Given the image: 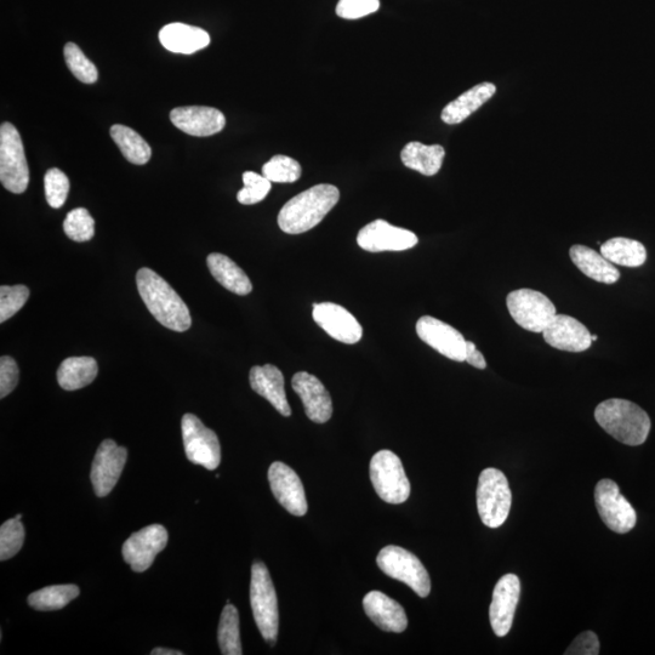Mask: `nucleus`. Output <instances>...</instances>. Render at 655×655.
Instances as JSON below:
<instances>
[{
  "label": "nucleus",
  "mask_w": 655,
  "mask_h": 655,
  "mask_svg": "<svg viewBox=\"0 0 655 655\" xmlns=\"http://www.w3.org/2000/svg\"><path fill=\"white\" fill-rule=\"evenodd\" d=\"M601 254L613 265L640 267L647 260L645 246L635 239L617 237L609 239L601 246Z\"/></svg>",
  "instance_id": "nucleus-30"
},
{
  "label": "nucleus",
  "mask_w": 655,
  "mask_h": 655,
  "mask_svg": "<svg viewBox=\"0 0 655 655\" xmlns=\"http://www.w3.org/2000/svg\"><path fill=\"white\" fill-rule=\"evenodd\" d=\"M207 264L210 273L222 287L237 295L252 293L253 284L241 267L229 256L213 253L208 256Z\"/></svg>",
  "instance_id": "nucleus-27"
},
{
  "label": "nucleus",
  "mask_w": 655,
  "mask_h": 655,
  "mask_svg": "<svg viewBox=\"0 0 655 655\" xmlns=\"http://www.w3.org/2000/svg\"><path fill=\"white\" fill-rule=\"evenodd\" d=\"M379 8V0H340L336 5V15L346 20H357L375 13Z\"/></svg>",
  "instance_id": "nucleus-41"
},
{
  "label": "nucleus",
  "mask_w": 655,
  "mask_h": 655,
  "mask_svg": "<svg viewBox=\"0 0 655 655\" xmlns=\"http://www.w3.org/2000/svg\"><path fill=\"white\" fill-rule=\"evenodd\" d=\"M127 459V448L118 446L115 441L106 440L100 444L90 472L91 483L99 498L107 497L116 487Z\"/></svg>",
  "instance_id": "nucleus-13"
},
{
  "label": "nucleus",
  "mask_w": 655,
  "mask_h": 655,
  "mask_svg": "<svg viewBox=\"0 0 655 655\" xmlns=\"http://www.w3.org/2000/svg\"><path fill=\"white\" fill-rule=\"evenodd\" d=\"M364 612L372 622L386 632L401 634L408 626L404 608L380 591H370L363 600Z\"/></svg>",
  "instance_id": "nucleus-22"
},
{
  "label": "nucleus",
  "mask_w": 655,
  "mask_h": 655,
  "mask_svg": "<svg viewBox=\"0 0 655 655\" xmlns=\"http://www.w3.org/2000/svg\"><path fill=\"white\" fill-rule=\"evenodd\" d=\"M338 187L321 184L290 199L278 214V225L288 235H300L321 224L338 204Z\"/></svg>",
  "instance_id": "nucleus-2"
},
{
  "label": "nucleus",
  "mask_w": 655,
  "mask_h": 655,
  "mask_svg": "<svg viewBox=\"0 0 655 655\" xmlns=\"http://www.w3.org/2000/svg\"><path fill=\"white\" fill-rule=\"evenodd\" d=\"M292 386L303 401L307 418L313 423L324 424L332 418V397L320 379L309 373L299 372L294 375Z\"/></svg>",
  "instance_id": "nucleus-20"
},
{
  "label": "nucleus",
  "mask_w": 655,
  "mask_h": 655,
  "mask_svg": "<svg viewBox=\"0 0 655 655\" xmlns=\"http://www.w3.org/2000/svg\"><path fill=\"white\" fill-rule=\"evenodd\" d=\"M591 340L592 343H595V341H597V335H591Z\"/></svg>",
  "instance_id": "nucleus-46"
},
{
  "label": "nucleus",
  "mask_w": 655,
  "mask_h": 655,
  "mask_svg": "<svg viewBox=\"0 0 655 655\" xmlns=\"http://www.w3.org/2000/svg\"><path fill=\"white\" fill-rule=\"evenodd\" d=\"M565 654L569 655H597L600 654V641L595 632L585 631L568 647Z\"/></svg>",
  "instance_id": "nucleus-43"
},
{
  "label": "nucleus",
  "mask_w": 655,
  "mask_h": 655,
  "mask_svg": "<svg viewBox=\"0 0 655 655\" xmlns=\"http://www.w3.org/2000/svg\"><path fill=\"white\" fill-rule=\"evenodd\" d=\"M595 419L607 434L626 446H641L651 432V419L645 410L620 398L598 404Z\"/></svg>",
  "instance_id": "nucleus-3"
},
{
  "label": "nucleus",
  "mask_w": 655,
  "mask_h": 655,
  "mask_svg": "<svg viewBox=\"0 0 655 655\" xmlns=\"http://www.w3.org/2000/svg\"><path fill=\"white\" fill-rule=\"evenodd\" d=\"M66 236L74 242H88L95 236V221L87 209L77 208L64 221Z\"/></svg>",
  "instance_id": "nucleus-36"
},
{
  "label": "nucleus",
  "mask_w": 655,
  "mask_h": 655,
  "mask_svg": "<svg viewBox=\"0 0 655 655\" xmlns=\"http://www.w3.org/2000/svg\"><path fill=\"white\" fill-rule=\"evenodd\" d=\"M506 305L518 326L533 333H543L557 315L556 307L548 296L533 289L511 292L506 298Z\"/></svg>",
  "instance_id": "nucleus-9"
},
{
  "label": "nucleus",
  "mask_w": 655,
  "mask_h": 655,
  "mask_svg": "<svg viewBox=\"0 0 655 655\" xmlns=\"http://www.w3.org/2000/svg\"><path fill=\"white\" fill-rule=\"evenodd\" d=\"M159 41L172 53L191 55L207 48L210 44V36L202 28L175 22L159 31Z\"/></svg>",
  "instance_id": "nucleus-24"
},
{
  "label": "nucleus",
  "mask_w": 655,
  "mask_h": 655,
  "mask_svg": "<svg viewBox=\"0 0 655 655\" xmlns=\"http://www.w3.org/2000/svg\"><path fill=\"white\" fill-rule=\"evenodd\" d=\"M544 340L557 350L584 352L592 345L591 334L582 322L567 315H556L543 332Z\"/></svg>",
  "instance_id": "nucleus-21"
},
{
  "label": "nucleus",
  "mask_w": 655,
  "mask_h": 655,
  "mask_svg": "<svg viewBox=\"0 0 655 655\" xmlns=\"http://www.w3.org/2000/svg\"><path fill=\"white\" fill-rule=\"evenodd\" d=\"M152 655H184V653L180 651H174V649H168V648H155L151 652Z\"/></svg>",
  "instance_id": "nucleus-45"
},
{
  "label": "nucleus",
  "mask_w": 655,
  "mask_h": 655,
  "mask_svg": "<svg viewBox=\"0 0 655 655\" xmlns=\"http://www.w3.org/2000/svg\"><path fill=\"white\" fill-rule=\"evenodd\" d=\"M136 284L148 311L162 326L178 333L191 328L189 307L158 273L144 267L136 275Z\"/></svg>",
  "instance_id": "nucleus-1"
},
{
  "label": "nucleus",
  "mask_w": 655,
  "mask_h": 655,
  "mask_svg": "<svg viewBox=\"0 0 655 655\" xmlns=\"http://www.w3.org/2000/svg\"><path fill=\"white\" fill-rule=\"evenodd\" d=\"M465 362L471 364L477 369H486L487 362L484 360V357L480 351L477 350V347L472 341H467L466 343V356Z\"/></svg>",
  "instance_id": "nucleus-44"
},
{
  "label": "nucleus",
  "mask_w": 655,
  "mask_h": 655,
  "mask_svg": "<svg viewBox=\"0 0 655 655\" xmlns=\"http://www.w3.org/2000/svg\"><path fill=\"white\" fill-rule=\"evenodd\" d=\"M45 197L51 208L59 209L66 203L70 180L58 168L48 170L44 176Z\"/></svg>",
  "instance_id": "nucleus-38"
},
{
  "label": "nucleus",
  "mask_w": 655,
  "mask_h": 655,
  "mask_svg": "<svg viewBox=\"0 0 655 655\" xmlns=\"http://www.w3.org/2000/svg\"><path fill=\"white\" fill-rule=\"evenodd\" d=\"M301 172H303L301 165L295 159L281 155L272 157L262 167V175L271 182H279V184L298 181Z\"/></svg>",
  "instance_id": "nucleus-37"
},
{
  "label": "nucleus",
  "mask_w": 655,
  "mask_h": 655,
  "mask_svg": "<svg viewBox=\"0 0 655 655\" xmlns=\"http://www.w3.org/2000/svg\"><path fill=\"white\" fill-rule=\"evenodd\" d=\"M512 494L508 478L498 469L482 471L477 487V509L484 526L499 528L508 520Z\"/></svg>",
  "instance_id": "nucleus-5"
},
{
  "label": "nucleus",
  "mask_w": 655,
  "mask_h": 655,
  "mask_svg": "<svg viewBox=\"0 0 655 655\" xmlns=\"http://www.w3.org/2000/svg\"><path fill=\"white\" fill-rule=\"evenodd\" d=\"M81 594L77 585H54L33 592L27 601L36 611H59Z\"/></svg>",
  "instance_id": "nucleus-32"
},
{
  "label": "nucleus",
  "mask_w": 655,
  "mask_h": 655,
  "mask_svg": "<svg viewBox=\"0 0 655 655\" xmlns=\"http://www.w3.org/2000/svg\"><path fill=\"white\" fill-rule=\"evenodd\" d=\"M110 134L128 162L144 165L150 161L151 146L135 130L122 124H116L111 128Z\"/></svg>",
  "instance_id": "nucleus-31"
},
{
  "label": "nucleus",
  "mask_w": 655,
  "mask_h": 655,
  "mask_svg": "<svg viewBox=\"0 0 655 655\" xmlns=\"http://www.w3.org/2000/svg\"><path fill=\"white\" fill-rule=\"evenodd\" d=\"M0 181L16 195L24 193L30 184L24 144L19 131L7 122L0 127Z\"/></svg>",
  "instance_id": "nucleus-6"
},
{
  "label": "nucleus",
  "mask_w": 655,
  "mask_h": 655,
  "mask_svg": "<svg viewBox=\"0 0 655 655\" xmlns=\"http://www.w3.org/2000/svg\"><path fill=\"white\" fill-rule=\"evenodd\" d=\"M65 60L73 76L85 84L98 81V68L84 55L77 44L67 43L64 49Z\"/></svg>",
  "instance_id": "nucleus-35"
},
{
  "label": "nucleus",
  "mask_w": 655,
  "mask_h": 655,
  "mask_svg": "<svg viewBox=\"0 0 655 655\" xmlns=\"http://www.w3.org/2000/svg\"><path fill=\"white\" fill-rule=\"evenodd\" d=\"M446 151L441 145L427 146L418 141L409 142L401 152L402 163L407 168L425 176L440 172Z\"/></svg>",
  "instance_id": "nucleus-28"
},
{
  "label": "nucleus",
  "mask_w": 655,
  "mask_h": 655,
  "mask_svg": "<svg viewBox=\"0 0 655 655\" xmlns=\"http://www.w3.org/2000/svg\"><path fill=\"white\" fill-rule=\"evenodd\" d=\"M370 480L375 492L385 503L398 505L407 501L410 483L400 458L391 451L374 455L369 467Z\"/></svg>",
  "instance_id": "nucleus-7"
},
{
  "label": "nucleus",
  "mask_w": 655,
  "mask_h": 655,
  "mask_svg": "<svg viewBox=\"0 0 655 655\" xmlns=\"http://www.w3.org/2000/svg\"><path fill=\"white\" fill-rule=\"evenodd\" d=\"M569 255L573 264L596 282L605 284L617 283L620 279V272L611 261H608L605 256L597 253L596 250L585 246H573L569 250Z\"/></svg>",
  "instance_id": "nucleus-26"
},
{
  "label": "nucleus",
  "mask_w": 655,
  "mask_h": 655,
  "mask_svg": "<svg viewBox=\"0 0 655 655\" xmlns=\"http://www.w3.org/2000/svg\"><path fill=\"white\" fill-rule=\"evenodd\" d=\"M167 544V529L161 524H151L125 541L122 549L124 561L134 572H145L153 565L155 558Z\"/></svg>",
  "instance_id": "nucleus-12"
},
{
  "label": "nucleus",
  "mask_w": 655,
  "mask_h": 655,
  "mask_svg": "<svg viewBox=\"0 0 655 655\" xmlns=\"http://www.w3.org/2000/svg\"><path fill=\"white\" fill-rule=\"evenodd\" d=\"M419 239L412 231L375 220L358 233L357 243L370 253L403 252L417 246Z\"/></svg>",
  "instance_id": "nucleus-14"
},
{
  "label": "nucleus",
  "mask_w": 655,
  "mask_h": 655,
  "mask_svg": "<svg viewBox=\"0 0 655 655\" xmlns=\"http://www.w3.org/2000/svg\"><path fill=\"white\" fill-rule=\"evenodd\" d=\"M250 605L262 637L271 646L275 645L279 628L278 600L269 569L262 562H255L252 567Z\"/></svg>",
  "instance_id": "nucleus-4"
},
{
  "label": "nucleus",
  "mask_w": 655,
  "mask_h": 655,
  "mask_svg": "<svg viewBox=\"0 0 655 655\" xmlns=\"http://www.w3.org/2000/svg\"><path fill=\"white\" fill-rule=\"evenodd\" d=\"M417 334L425 344L455 362H464L466 343L459 330L437 318L424 316L417 323Z\"/></svg>",
  "instance_id": "nucleus-15"
},
{
  "label": "nucleus",
  "mask_w": 655,
  "mask_h": 655,
  "mask_svg": "<svg viewBox=\"0 0 655 655\" xmlns=\"http://www.w3.org/2000/svg\"><path fill=\"white\" fill-rule=\"evenodd\" d=\"M181 430L187 459L210 471L218 469L221 463V447L215 432L190 413L182 418Z\"/></svg>",
  "instance_id": "nucleus-10"
},
{
  "label": "nucleus",
  "mask_w": 655,
  "mask_h": 655,
  "mask_svg": "<svg viewBox=\"0 0 655 655\" xmlns=\"http://www.w3.org/2000/svg\"><path fill=\"white\" fill-rule=\"evenodd\" d=\"M30 298V289L26 286H2L0 288V322L4 323L15 316Z\"/></svg>",
  "instance_id": "nucleus-40"
},
{
  "label": "nucleus",
  "mask_w": 655,
  "mask_h": 655,
  "mask_svg": "<svg viewBox=\"0 0 655 655\" xmlns=\"http://www.w3.org/2000/svg\"><path fill=\"white\" fill-rule=\"evenodd\" d=\"M598 514L611 531L626 534L635 528L637 515L632 505L620 493L618 484L612 480H602L595 489Z\"/></svg>",
  "instance_id": "nucleus-11"
},
{
  "label": "nucleus",
  "mask_w": 655,
  "mask_h": 655,
  "mask_svg": "<svg viewBox=\"0 0 655 655\" xmlns=\"http://www.w3.org/2000/svg\"><path fill=\"white\" fill-rule=\"evenodd\" d=\"M377 563L381 571L408 585L419 597L425 598L430 595V575L412 552L400 546H386L379 552Z\"/></svg>",
  "instance_id": "nucleus-8"
},
{
  "label": "nucleus",
  "mask_w": 655,
  "mask_h": 655,
  "mask_svg": "<svg viewBox=\"0 0 655 655\" xmlns=\"http://www.w3.org/2000/svg\"><path fill=\"white\" fill-rule=\"evenodd\" d=\"M244 187L238 192V202L244 205H253L264 201L271 191V181L264 175L254 172L243 174Z\"/></svg>",
  "instance_id": "nucleus-39"
},
{
  "label": "nucleus",
  "mask_w": 655,
  "mask_h": 655,
  "mask_svg": "<svg viewBox=\"0 0 655 655\" xmlns=\"http://www.w3.org/2000/svg\"><path fill=\"white\" fill-rule=\"evenodd\" d=\"M20 370L14 358L3 356L0 358V398H5L16 389L19 384Z\"/></svg>",
  "instance_id": "nucleus-42"
},
{
  "label": "nucleus",
  "mask_w": 655,
  "mask_h": 655,
  "mask_svg": "<svg viewBox=\"0 0 655 655\" xmlns=\"http://www.w3.org/2000/svg\"><path fill=\"white\" fill-rule=\"evenodd\" d=\"M269 482L273 495L289 514L298 517L306 515L309 505L303 482L292 467L276 461L270 466Z\"/></svg>",
  "instance_id": "nucleus-16"
},
{
  "label": "nucleus",
  "mask_w": 655,
  "mask_h": 655,
  "mask_svg": "<svg viewBox=\"0 0 655 655\" xmlns=\"http://www.w3.org/2000/svg\"><path fill=\"white\" fill-rule=\"evenodd\" d=\"M21 515L4 522L0 527V560H10L22 549L25 541V527Z\"/></svg>",
  "instance_id": "nucleus-34"
},
{
  "label": "nucleus",
  "mask_w": 655,
  "mask_h": 655,
  "mask_svg": "<svg viewBox=\"0 0 655 655\" xmlns=\"http://www.w3.org/2000/svg\"><path fill=\"white\" fill-rule=\"evenodd\" d=\"M218 640L224 655H242L241 635H239V614L237 608L227 603L222 609Z\"/></svg>",
  "instance_id": "nucleus-33"
},
{
  "label": "nucleus",
  "mask_w": 655,
  "mask_h": 655,
  "mask_svg": "<svg viewBox=\"0 0 655 655\" xmlns=\"http://www.w3.org/2000/svg\"><path fill=\"white\" fill-rule=\"evenodd\" d=\"M249 380L252 389L269 401L283 417L292 415L281 370L272 366V364H266V366L262 367L255 366L250 370Z\"/></svg>",
  "instance_id": "nucleus-23"
},
{
  "label": "nucleus",
  "mask_w": 655,
  "mask_h": 655,
  "mask_svg": "<svg viewBox=\"0 0 655 655\" xmlns=\"http://www.w3.org/2000/svg\"><path fill=\"white\" fill-rule=\"evenodd\" d=\"M520 595L521 582L515 574L504 575L495 585L489 618L494 634L498 637L509 634Z\"/></svg>",
  "instance_id": "nucleus-17"
},
{
  "label": "nucleus",
  "mask_w": 655,
  "mask_h": 655,
  "mask_svg": "<svg viewBox=\"0 0 655 655\" xmlns=\"http://www.w3.org/2000/svg\"><path fill=\"white\" fill-rule=\"evenodd\" d=\"M497 93V87L493 83H480L474 88L465 91L458 99L443 108L442 121L446 124L453 125L464 122L478 108L482 107L488 100H491Z\"/></svg>",
  "instance_id": "nucleus-25"
},
{
  "label": "nucleus",
  "mask_w": 655,
  "mask_h": 655,
  "mask_svg": "<svg viewBox=\"0 0 655 655\" xmlns=\"http://www.w3.org/2000/svg\"><path fill=\"white\" fill-rule=\"evenodd\" d=\"M98 362L93 357H70L60 364L58 383L66 391H77L98 377Z\"/></svg>",
  "instance_id": "nucleus-29"
},
{
  "label": "nucleus",
  "mask_w": 655,
  "mask_h": 655,
  "mask_svg": "<svg viewBox=\"0 0 655 655\" xmlns=\"http://www.w3.org/2000/svg\"><path fill=\"white\" fill-rule=\"evenodd\" d=\"M170 119L185 134L205 138L220 133L226 125L224 113L213 107L186 106L174 108Z\"/></svg>",
  "instance_id": "nucleus-19"
},
{
  "label": "nucleus",
  "mask_w": 655,
  "mask_h": 655,
  "mask_svg": "<svg viewBox=\"0 0 655 655\" xmlns=\"http://www.w3.org/2000/svg\"><path fill=\"white\" fill-rule=\"evenodd\" d=\"M312 316L324 332L340 343L353 345L362 339L360 322L343 306L333 303L315 304Z\"/></svg>",
  "instance_id": "nucleus-18"
}]
</instances>
